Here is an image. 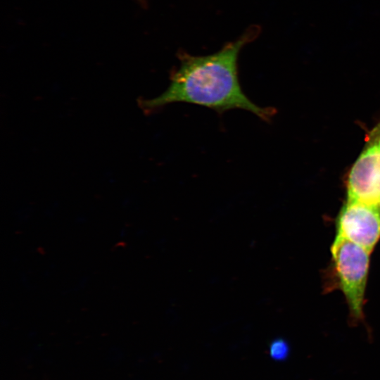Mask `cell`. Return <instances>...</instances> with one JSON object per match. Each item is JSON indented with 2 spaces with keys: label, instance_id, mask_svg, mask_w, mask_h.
Wrapping results in <instances>:
<instances>
[{
  "label": "cell",
  "instance_id": "cell-3",
  "mask_svg": "<svg viewBox=\"0 0 380 380\" xmlns=\"http://www.w3.org/2000/svg\"><path fill=\"white\" fill-rule=\"evenodd\" d=\"M380 128L371 132L367 144L354 163L347 181V200L379 205Z\"/></svg>",
  "mask_w": 380,
  "mask_h": 380
},
{
  "label": "cell",
  "instance_id": "cell-7",
  "mask_svg": "<svg viewBox=\"0 0 380 380\" xmlns=\"http://www.w3.org/2000/svg\"><path fill=\"white\" fill-rule=\"evenodd\" d=\"M138 1H141V2L142 1V0H138Z\"/></svg>",
  "mask_w": 380,
  "mask_h": 380
},
{
  "label": "cell",
  "instance_id": "cell-4",
  "mask_svg": "<svg viewBox=\"0 0 380 380\" xmlns=\"http://www.w3.org/2000/svg\"><path fill=\"white\" fill-rule=\"evenodd\" d=\"M337 234L369 253L380 237V205L347 200L337 218Z\"/></svg>",
  "mask_w": 380,
  "mask_h": 380
},
{
  "label": "cell",
  "instance_id": "cell-8",
  "mask_svg": "<svg viewBox=\"0 0 380 380\" xmlns=\"http://www.w3.org/2000/svg\"><path fill=\"white\" fill-rule=\"evenodd\" d=\"M379 125L380 126V123L379 124Z\"/></svg>",
  "mask_w": 380,
  "mask_h": 380
},
{
  "label": "cell",
  "instance_id": "cell-1",
  "mask_svg": "<svg viewBox=\"0 0 380 380\" xmlns=\"http://www.w3.org/2000/svg\"><path fill=\"white\" fill-rule=\"evenodd\" d=\"M254 35V31L248 32L210 55L181 53L179 65L172 72L166 90L153 99L141 100L140 107L148 113L173 103H187L218 113L245 110L269 122L274 110L253 103L243 92L239 79V52Z\"/></svg>",
  "mask_w": 380,
  "mask_h": 380
},
{
  "label": "cell",
  "instance_id": "cell-2",
  "mask_svg": "<svg viewBox=\"0 0 380 380\" xmlns=\"http://www.w3.org/2000/svg\"><path fill=\"white\" fill-rule=\"evenodd\" d=\"M369 253L361 246L338 234L331 246L336 284L343 291L350 316L355 322L363 317Z\"/></svg>",
  "mask_w": 380,
  "mask_h": 380
},
{
  "label": "cell",
  "instance_id": "cell-5",
  "mask_svg": "<svg viewBox=\"0 0 380 380\" xmlns=\"http://www.w3.org/2000/svg\"><path fill=\"white\" fill-rule=\"evenodd\" d=\"M289 353L287 343L283 339L274 340L270 346V355L275 360H283Z\"/></svg>",
  "mask_w": 380,
  "mask_h": 380
},
{
  "label": "cell",
  "instance_id": "cell-6",
  "mask_svg": "<svg viewBox=\"0 0 380 380\" xmlns=\"http://www.w3.org/2000/svg\"><path fill=\"white\" fill-rule=\"evenodd\" d=\"M379 200H380V187H379Z\"/></svg>",
  "mask_w": 380,
  "mask_h": 380
}]
</instances>
